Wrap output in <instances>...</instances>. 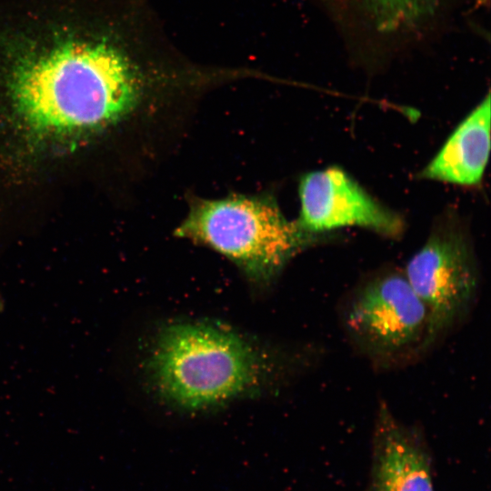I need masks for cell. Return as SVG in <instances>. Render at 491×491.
Masks as SVG:
<instances>
[{"instance_id": "obj_7", "label": "cell", "mask_w": 491, "mask_h": 491, "mask_svg": "<svg viewBox=\"0 0 491 491\" xmlns=\"http://www.w3.org/2000/svg\"><path fill=\"white\" fill-rule=\"evenodd\" d=\"M371 444L368 491H434L423 430L397 418L385 400L376 406Z\"/></svg>"}, {"instance_id": "obj_2", "label": "cell", "mask_w": 491, "mask_h": 491, "mask_svg": "<svg viewBox=\"0 0 491 491\" xmlns=\"http://www.w3.org/2000/svg\"><path fill=\"white\" fill-rule=\"evenodd\" d=\"M317 344L265 350L221 323L178 320L155 335L144 360L151 392L164 405L197 413L252 397L316 366Z\"/></svg>"}, {"instance_id": "obj_5", "label": "cell", "mask_w": 491, "mask_h": 491, "mask_svg": "<svg viewBox=\"0 0 491 491\" xmlns=\"http://www.w3.org/2000/svg\"><path fill=\"white\" fill-rule=\"evenodd\" d=\"M403 272L429 318L431 353L462 327L480 295L481 276L472 246L455 226L435 230Z\"/></svg>"}, {"instance_id": "obj_3", "label": "cell", "mask_w": 491, "mask_h": 491, "mask_svg": "<svg viewBox=\"0 0 491 491\" xmlns=\"http://www.w3.org/2000/svg\"><path fill=\"white\" fill-rule=\"evenodd\" d=\"M175 235L225 256L258 286L273 284L292 258L325 240L287 220L266 195L193 198Z\"/></svg>"}, {"instance_id": "obj_8", "label": "cell", "mask_w": 491, "mask_h": 491, "mask_svg": "<svg viewBox=\"0 0 491 491\" xmlns=\"http://www.w3.org/2000/svg\"><path fill=\"white\" fill-rule=\"evenodd\" d=\"M490 95L456 126L420 176L460 185L480 183L490 151Z\"/></svg>"}, {"instance_id": "obj_9", "label": "cell", "mask_w": 491, "mask_h": 491, "mask_svg": "<svg viewBox=\"0 0 491 491\" xmlns=\"http://www.w3.org/2000/svg\"><path fill=\"white\" fill-rule=\"evenodd\" d=\"M384 35L411 32L430 20L441 0H348Z\"/></svg>"}, {"instance_id": "obj_1", "label": "cell", "mask_w": 491, "mask_h": 491, "mask_svg": "<svg viewBox=\"0 0 491 491\" xmlns=\"http://www.w3.org/2000/svg\"><path fill=\"white\" fill-rule=\"evenodd\" d=\"M0 79L18 120L49 137L113 126L165 80L114 28L66 17L0 23Z\"/></svg>"}, {"instance_id": "obj_4", "label": "cell", "mask_w": 491, "mask_h": 491, "mask_svg": "<svg viewBox=\"0 0 491 491\" xmlns=\"http://www.w3.org/2000/svg\"><path fill=\"white\" fill-rule=\"evenodd\" d=\"M337 319L352 349L376 371L403 369L430 354L428 314L403 269L361 278L339 299Z\"/></svg>"}, {"instance_id": "obj_6", "label": "cell", "mask_w": 491, "mask_h": 491, "mask_svg": "<svg viewBox=\"0 0 491 491\" xmlns=\"http://www.w3.org/2000/svg\"><path fill=\"white\" fill-rule=\"evenodd\" d=\"M300 212L296 220L306 233L359 226L388 237L404 229L402 218L367 194L346 172L336 167L310 172L299 183Z\"/></svg>"}]
</instances>
